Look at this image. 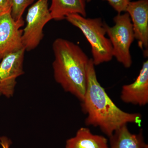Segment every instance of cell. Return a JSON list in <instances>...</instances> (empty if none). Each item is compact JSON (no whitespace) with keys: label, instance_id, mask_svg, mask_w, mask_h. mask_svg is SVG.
I'll return each instance as SVG.
<instances>
[{"label":"cell","instance_id":"6da1fadb","mask_svg":"<svg viewBox=\"0 0 148 148\" xmlns=\"http://www.w3.org/2000/svg\"><path fill=\"white\" fill-rule=\"evenodd\" d=\"M92 58L88 66L87 84L82 108L87 114L86 125L98 127L108 137L117 129L128 123L140 125L142 116L123 111L112 101L98 81Z\"/></svg>","mask_w":148,"mask_h":148},{"label":"cell","instance_id":"7a4b0ae2","mask_svg":"<svg viewBox=\"0 0 148 148\" xmlns=\"http://www.w3.org/2000/svg\"><path fill=\"white\" fill-rule=\"evenodd\" d=\"M52 49L54 79L65 91L82 102L86 90L90 59L78 45L65 39H56L53 43Z\"/></svg>","mask_w":148,"mask_h":148},{"label":"cell","instance_id":"3957f363","mask_svg":"<svg viewBox=\"0 0 148 148\" xmlns=\"http://www.w3.org/2000/svg\"><path fill=\"white\" fill-rule=\"evenodd\" d=\"M66 19L80 29L91 48L92 61L95 66L109 62L112 59V47L106 38L105 23L101 18H86L77 14H70Z\"/></svg>","mask_w":148,"mask_h":148},{"label":"cell","instance_id":"277c9868","mask_svg":"<svg viewBox=\"0 0 148 148\" xmlns=\"http://www.w3.org/2000/svg\"><path fill=\"white\" fill-rule=\"evenodd\" d=\"M114 21L113 27L105 23L106 34L112 47L113 56L125 68H130L132 64L130 47L135 39L131 19L125 12L118 14Z\"/></svg>","mask_w":148,"mask_h":148},{"label":"cell","instance_id":"5b68a950","mask_svg":"<svg viewBox=\"0 0 148 148\" xmlns=\"http://www.w3.org/2000/svg\"><path fill=\"white\" fill-rule=\"evenodd\" d=\"M49 0H38L28 10L26 25L23 30L22 42L26 51L36 49L44 37V27L52 20Z\"/></svg>","mask_w":148,"mask_h":148},{"label":"cell","instance_id":"8992f818","mask_svg":"<svg viewBox=\"0 0 148 148\" xmlns=\"http://www.w3.org/2000/svg\"><path fill=\"white\" fill-rule=\"evenodd\" d=\"M24 48L9 53L1 59L0 63V93L7 98L14 93L16 79L24 73L23 70Z\"/></svg>","mask_w":148,"mask_h":148},{"label":"cell","instance_id":"52a82bcc","mask_svg":"<svg viewBox=\"0 0 148 148\" xmlns=\"http://www.w3.org/2000/svg\"><path fill=\"white\" fill-rule=\"evenodd\" d=\"M24 20L15 21L11 12L0 15V60L9 53L23 48L22 42Z\"/></svg>","mask_w":148,"mask_h":148},{"label":"cell","instance_id":"ba28073f","mask_svg":"<svg viewBox=\"0 0 148 148\" xmlns=\"http://www.w3.org/2000/svg\"><path fill=\"white\" fill-rule=\"evenodd\" d=\"M125 12L129 14L135 39L141 49H148V0L130 1Z\"/></svg>","mask_w":148,"mask_h":148},{"label":"cell","instance_id":"9c48e42d","mask_svg":"<svg viewBox=\"0 0 148 148\" xmlns=\"http://www.w3.org/2000/svg\"><path fill=\"white\" fill-rule=\"evenodd\" d=\"M123 102L140 106L148 103V61H145L135 81L122 88L120 95Z\"/></svg>","mask_w":148,"mask_h":148},{"label":"cell","instance_id":"30bf717a","mask_svg":"<svg viewBox=\"0 0 148 148\" xmlns=\"http://www.w3.org/2000/svg\"><path fill=\"white\" fill-rule=\"evenodd\" d=\"M109 138V148H148L142 130L138 134L129 131L127 125L117 129Z\"/></svg>","mask_w":148,"mask_h":148},{"label":"cell","instance_id":"8fae6325","mask_svg":"<svg viewBox=\"0 0 148 148\" xmlns=\"http://www.w3.org/2000/svg\"><path fill=\"white\" fill-rule=\"evenodd\" d=\"M65 148H109L108 141L104 136L92 134L89 128L82 127L67 140Z\"/></svg>","mask_w":148,"mask_h":148},{"label":"cell","instance_id":"7c38bea8","mask_svg":"<svg viewBox=\"0 0 148 148\" xmlns=\"http://www.w3.org/2000/svg\"><path fill=\"white\" fill-rule=\"evenodd\" d=\"M86 3L85 0H51L49 10L52 19L60 21L74 14L86 17Z\"/></svg>","mask_w":148,"mask_h":148},{"label":"cell","instance_id":"4fadbf2b","mask_svg":"<svg viewBox=\"0 0 148 148\" xmlns=\"http://www.w3.org/2000/svg\"><path fill=\"white\" fill-rule=\"evenodd\" d=\"M12 16L15 21L23 20L22 18L23 14L26 9L32 4L34 0H12Z\"/></svg>","mask_w":148,"mask_h":148},{"label":"cell","instance_id":"5bb4252c","mask_svg":"<svg viewBox=\"0 0 148 148\" xmlns=\"http://www.w3.org/2000/svg\"><path fill=\"white\" fill-rule=\"evenodd\" d=\"M107 1L110 5L116 11L118 14L125 12L130 0H104Z\"/></svg>","mask_w":148,"mask_h":148},{"label":"cell","instance_id":"9a60e30c","mask_svg":"<svg viewBox=\"0 0 148 148\" xmlns=\"http://www.w3.org/2000/svg\"><path fill=\"white\" fill-rule=\"evenodd\" d=\"M12 7V0H0V15L11 12Z\"/></svg>","mask_w":148,"mask_h":148},{"label":"cell","instance_id":"2e32d148","mask_svg":"<svg viewBox=\"0 0 148 148\" xmlns=\"http://www.w3.org/2000/svg\"><path fill=\"white\" fill-rule=\"evenodd\" d=\"M11 140L6 136L0 137V145L2 148H10Z\"/></svg>","mask_w":148,"mask_h":148},{"label":"cell","instance_id":"e0dca14e","mask_svg":"<svg viewBox=\"0 0 148 148\" xmlns=\"http://www.w3.org/2000/svg\"><path fill=\"white\" fill-rule=\"evenodd\" d=\"M86 2H90L91 1V0H85Z\"/></svg>","mask_w":148,"mask_h":148},{"label":"cell","instance_id":"ac0fdd59","mask_svg":"<svg viewBox=\"0 0 148 148\" xmlns=\"http://www.w3.org/2000/svg\"><path fill=\"white\" fill-rule=\"evenodd\" d=\"M1 95V93H0V95Z\"/></svg>","mask_w":148,"mask_h":148}]
</instances>
